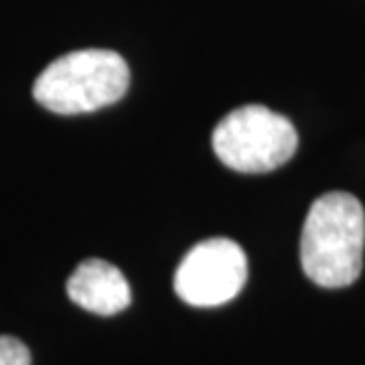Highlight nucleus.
I'll use <instances>...</instances> for the list:
<instances>
[{
  "label": "nucleus",
  "instance_id": "6",
  "mask_svg": "<svg viewBox=\"0 0 365 365\" xmlns=\"http://www.w3.org/2000/svg\"><path fill=\"white\" fill-rule=\"evenodd\" d=\"M0 365H31V351L16 337L0 335Z\"/></svg>",
  "mask_w": 365,
  "mask_h": 365
},
{
  "label": "nucleus",
  "instance_id": "3",
  "mask_svg": "<svg viewBox=\"0 0 365 365\" xmlns=\"http://www.w3.org/2000/svg\"><path fill=\"white\" fill-rule=\"evenodd\" d=\"M213 150L237 173H270L294 157L299 134L288 118L266 106L232 110L213 130Z\"/></svg>",
  "mask_w": 365,
  "mask_h": 365
},
{
  "label": "nucleus",
  "instance_id": "2",
  "mask_svg": "<svg viewBox=\"0 0 365 365\" xmlns=\"http://www.w3.org/2000/svg\"><path fill=\"white\" fill-rule=\"evenodd\" d=\"M130 83V69L114 51L83 49L61 55L43 69L33 96L61 116L96 112L118 102Z\"/></svg>",
  "mask_w": 365,
  "mask_h": 365
},
{
  "label": "nucleus",
  "instance_id": "4",
  "mask_svg": "<svg viewBox=\"0 0 365 365\" xmlns=\"http://www.w3.org/2000/svg\"><path fill=\"white\" fill-rule=\"evenodd\" d=\"M248 278L244 250L227 237H209L187 252L175 274V292L191 307H220L240 294Z\"/></svg>",
  "mask_w": 365,
  "mask_h": 365
},
{
  "label": "nucleus",
  "instance_id": "5",
  "mask_svg": "<svg viewBox=\"0 0 365 365\" xmlns=\"http://www.w3.org/2000/svg\"><path fill=\"white\" fill-rule=\"evenodd\" d=\"M67 297L93 314L122 313L132 300L130 284L110 262L91 258L79 264L67 280Z\"/></svg>",
  "mask_w": 365,
  "mask_h": 365
},
{
  "label": "nucleus",
  "instance_id": "1",
  "mask_svg": "<svg viewBox=\"0 0 365 365\" xmlns=\"http://www.w3.org/2000/svg\"><path fill=\"white\" fill-rule=\"evenodd\" d=\"M365 211L357 197L333 191L314 201L302 225L300 264L314 284L343 288L364 270Z\"/></svg>",
  "mask_w": 365,
  "mask_h": 365
}]
</instances>
